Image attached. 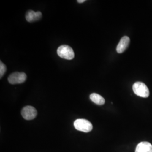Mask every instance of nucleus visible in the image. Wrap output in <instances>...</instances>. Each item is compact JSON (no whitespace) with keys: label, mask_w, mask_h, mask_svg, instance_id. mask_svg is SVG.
Masks as SVG:
<instances>
[{"label":"nucleus","mask_w":152,"mask_h":152,"mask_svg":"<svg viewBox=\"0 0 152 152\" xmlns=\"http://www.w3.org/2000/svg\"><path fill=\"white\" fill-rule=\"evenodd\" d=\"M74 126L76 130L83 132H89L92 130V124L85 119H77L74 122Z\"/></svg>","instance_id":"nucleus-3"},{"label":"nucleus","mask_w":152,"mask_h":152,"mask_svg":"<svg viewBox=\"0 0 152 152\" xmlns=\"http://www.w3.org/2000/svg\"><path fill=\"white\" fill-rule=\"evenodd\" d=\"M130 42V38L127 36H124L121 39L119 43L117 46V52L119 54L122 53L128 48Z\"/></svg>","instance_id":"nucleus-6"},{"label":"nucleus","mask_w":152,"mask_h":152,"mask_svg":"<svg viewBox=\"0 0 152 152\" xmlns=\"http://www.w3.org/2000/svg\"><path fill=\"white\" fill-rule=\"evenodd\" d=\"M42 16V13L40 11L34 12L32 10L28 11L26 15L27 21L30 23L39 20Z\"/></svg>","instance_id":"nucleus-7"},{"label":"nucleus","mask_w":152,"mask_h":152,"mask_svg":"<svg viewBox=\"0 0 152 152\" xmlns=\"http://www.w3.org/2000/svg\"><path fill=\"white\" fill-rule=\"evenodd\" d=\"M132 90L136 95L141 98H148L149 96V91L146 85L141 82H136L133 86Z\"/></svg>","instance_id":"nucleus-1"},{"label":"nucleus","mask_w":152,"mask_h":152,"mask_svg":"<svg viewBox=\"0 0 152 152\" xmlns=\"http://www.w3.org/2000/svg\"><path fill=\"white\" fill-rule=\"evenodd\" d=\"M77 2H78V3H83V2H85V0H78Z\"/></svg>","instance_id":"nucleus-11"},{"label":"nucleus","mask_w":152,"mask_h":152,"mask_svg":"<svg viewBox=\"0 0 152 152\" xmlns=\"http://www.w3.org/2000/svg\"><path fill=\"white\" fill-rule=\"evenodd\" d=\"M58 55L60 58L66 60H72L75 57V52L72 48L68 45H61L57 50Z\"/></svg>","instance_id":"nucleus-2"},{"label":"nucleus","mask_w":152,"mask_h":152,"mask_svg":"<svg viewBox=\"0 0 152 152\" xmlns=\"http://www.w3.org/2000/svg\"><path fill=\"white\" fill-rule=\"evenodd\" d=\"M90 98L92 102L99 105H102L105 103V99L101 95L96 93L91 94L90 96Z\"/></svg>","instance_id":"nucleus-9"},{"label":"nucleus","mask_w":152,"mask_h":152,"mask_svg":"<svg viewBox=\"0 0 152 152\" xmlns=\"http://www.w3.org/2000/svg\"><path fill=\"white\" fill-rule=\"evenodd\" d=\"M21 114L25 120H32L36 117L37 112L33 107L28 105L22 109Z\"/></svg>","instance_id":"nucleus-5"},{"label":"nucleus","mask_w":152,"mask_h":152,"mask_svg":"<svg viewBox=\"0 0 152 152\" xmlns=\"http://www.w3.org/2000/svg\"><path fill=\"white\" fill-rule=\"evenodd\" d=\"M7 70L6 65L2 62H0V77L1 78L2 77V76L4 75Z\"/></svg>","instance_id":"nucleus-10"},{"label":"nucleus","mask_w":152,"mask_h":152,"mask_svg":"<svg viewBox=\"0 0 152 152\" xmlns=\"http://www.w3.org/2000/svg\"><path fill=\"white\" fill-rule=\"evenodd\" d=\"M27 75L24 72H14L8 77V81L12 85L20 84L26 81Z\"/></svg>","instance_id":"nucleus-4"},{"label":"nucleus","mask_w":152,"mask_h":152,"mask_svg":"<svg viewBox=\"0 0 152 152\" xmlns=\"http://www.w3.org/2000/svg\"><path fill=\"white\" fill-rule=\"evenodd\" d=\"M135 152H152V145L147 141L141 142L137 145Z\"/></svg>","instance_id":"nucleus-8"}]
</instances>
